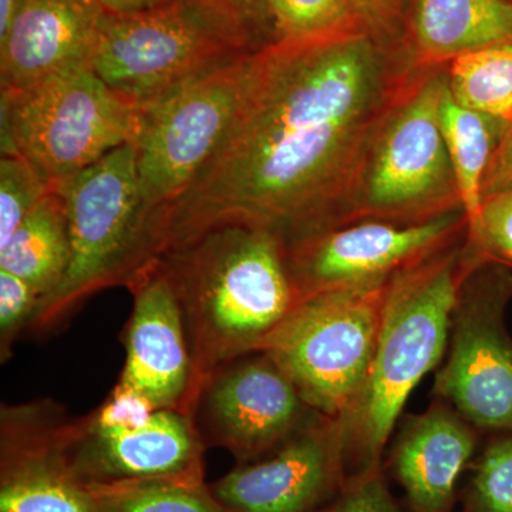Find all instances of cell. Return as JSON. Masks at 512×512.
Segmentation results:
<instances>
[{"label": "cell", "instance_id": "cell-10", "mask_svg": "<svg viewBox=\"0 0 512 512\" xmlns=\"http://www.w3.org/2000/svg\"><path fill=\"white\" fill-rule=\"evenodd\" d=\"M447 82L441 76L426 80L384 130L367 175L372 210L419 207L456 184L440 120Z\"/></svg>", "mask_w": 512, "mask_h": 512}, {"label": "cell", "instance_id": "cell-9", "mask_svg": "<svg viewBox=\"0 0 512 512\" xmlns=\"http://www.w3.org/2000/svg\"><path fill=\"white\" fill-rule=\"evenodd\" d=\"M512 278L495 275L487 285L460 292L450 330V355L436 392L478 429L512 433V340L504 311Z\"/></svg>", "mask_w": 512, "mask_h": 512}, {"label": "cell", "instance_id": "cell-29", "mask_svg": "<svg viewBox=\"0 0 512 512\" xmlns=\"http://www.w3.org/2000/svg\"><path fill=\"white\" fill-rule=\"evenodd\" d=\"M325 512H402L379 470L359 476Z\"/></svg>", "mask_w": 512, "mask_h": 512}, {"label": "cell", "instance_id": "cell-16", "mask_svg": "<svg viewBox=\"0 0 512 512\" xmlns=\"http://www.w3.org/2000/svg\"><path fill=\"white\" fill-rule=\"evenodd\" d=\"M106 15L99 0H26L8 39L0 43L2 92L92 63Z\"/></svg>", "mask_w": 512, "mask_h": 512}, {"label": "cell", "instance_id": "cell-32", "mask_svg": "<svg viewBox=\"0 0 512 512\" xmlns=\"http://www.w3.org/2000/svg\"><path fill=\"white\" fill-rule=\"evenodd\" d=\"M207 2L234 19L251 35H254L255 26L261 22V19L269 16L264 0H207Z\"/></svg>", "mask_w": 512, "mask_h": 512}, {"label": "cell", "instance_id": "cell-34", "mask_svg": "<svg viewBox=\"0 0 512 512\" xmlns=\"http://www.w3.org/2000/svg\"><path fill=\"white\" fill-rule=\"evenodd\" d=\"M26 0H0V43L8 39Z\"/></svg>", "mask_w": 512, "mask_h": 512}, {"label": "cell", "instance_id": "cell-28", "mask_svg": "<svg viewBox=\"0 0 512 512\" xmlns=\"http://www.w3.org/2000/svg\"><path fill=\"white\" fill-rule=\"evenodd\" d=\"M42 295L25 279L0 269V330L3 346L30 319H35L42 305Z\"/></svg>", "mask_w": 512, "mask_h": 512}, {"label": "cell", "instance_id": "cell-19", "mask_svg": "<svg viewBox=\"0 0 512 512\" xmlns=\"http://www.w3.org/2000/svg\"><path fill=\"white\" fill-rule=\"evenodd\" d=\"M413 32L426 55L456 59L481 47L512 42V2L417 0Z\"/></svg>", "mask_w": 512, "mask_h": 512}, {"label": "cell", "instance_id": "cell-17", "mask_svg": "<svg viewBox=\"0 0 512 512\" xmlns=\"http://www.w3.org/2000/svg\"><path fill=\"white\" fill-rule=\"evenodd\" d=\"M476 444L471 424L444 406L409 424L394 450L393 470L414 511L450 512Z\"/></svg>", "mask_w": 512, "mask_h": 512}, {"label": "cell", "instance_id": "cell-6", "mask_svg": "<svg viewBox=\"0 0 512 512\" xmlns=\"http://www.w3.org/2000/svg\"><path fill=\"white\" fill-rule=\"evenodd\" d=\"M386 288L375 282L302 296L262 345L303 402L330 419H348L365 392Z\"/></svg>", "mask_w": 512, "mask_h": 512}, {"label": "cell", "instance_id": "cell-24", "mask_svg": "<svg viewBox=\"0 0 512 512\" xmlns=\"http://www.w3.org/2000/svg\"><path fill=\"white\" fill-rule=\"evenodd\" d=\"M53 184L35 165L19 154H2L0 160V245L20 222L52 191Z\"/></svg>", "mask_w": 512, "mask_h": 512}, {"label": "cell", "instance_id": "cell-18", "mask_svg": "<svg viewBox=\"0 0 512 512\" xmlns=\"http://www.w3.org/2000/svg\"><path fill=\"white\" fill-rule=\"evenodd\" d=\"M0 512H96L89 485L74 473L67 430L3 436Z\"/></svg>", "mask_w": 512, "mask_h": 512}, {"label": "cell", "instance_id": "cell-14", "mask_svg": "<svg viewBox=\"0 0 512 512\" xmlns=\"http://www.w3.org/2000/svg\"><path fill=\"white\" fill-rule=\"evenodd\" d=\"M133 284L136 302L119 386L140 394L156 410H174L187 396L192 379L183 306L173 281L158 264Z\"/></svg>", "mask_w": 512, "mask_h": 512}, {"label": "cell", "instance_id": "cell-11", "mask_svg": "<svg viewBox=\"0 0 512 512\" xmlns=\"http://www.w3.org/2000/svg\"><path fill=\"white\" fill-rule=\"evenodd\" d=\"M345 460V423L286 440L274 456L242 464L212 485L234 512H319V504L339 484Z\"/></svg>", "mask_w": 512, "mask_h": 512}, {"label": "cell", "instance_id": "cell-7", "mask_svg": "<svg viewBox=\"0 0 512 512\" xmlns=\"http://www.w3.org/2000/svg\"><path fill=\"white\" fill-rule=\"evenodd\" d=\"M53 187L66 208L72 258L62 285L40 306L37 325H52L103 286L124 278L133 284L148 264L134 141Z\"/></svg>", "mask_w": 512, "mask_h": 512}, {"label": "cell", "instance_id": "cell-15", "mask_svg": "<svg viewBox=\"0 0 512 512\" xmlns=\"http://www.w3.org/2000/svg\"><path fill=\"white\" fill-rule=\"evenodd\" d=\"M302 404L295 384L266 355L222 373L208 394L221 443L244 461L289 440Z\"/></svg>", "mask_w": 512, "mask_h": 512}, {"label": "cell", "instance_id": "cell-2", "mask_svg": "<svg viewBox=\"0 0 512 512\" xmlns=\"http://www.w3.org/2000/svg\"><path fill=\"white\" fill-rule=\"evenodd\" d=\"M154 264L170 276L190 322L192 377L261 350L299 301L281 238L266 229L222 225Z\"/></svg>", "mask_w": 512, "mask_h": 512}, {"label": "cell", "instance_id": "cell-25", "mask_svg": "<svg viewBox=\"0 0 512 512\" xmlns=\"http://www.w3.org/2000/svg\"><path fill=\"white\" fill-rule=\"evenodd\" d=\"M279 39L301 40L348 29L350 0H264Z\"/></svg>", "mask_w": 512, "mask_h": 512}, {"label": "cell", "instance_id": "cell-4", "mask_svg": "<svg viewBox=\"0 0 512 512\" xmlns=\"http://www.w3.org/2000/svg\"><path fill=\"white\" fill-rule=\"evenodd\" d=\"M252 35L207 0H164L101 25L92 67L110 89L138 107L254 52Z\"/></svg>", "mask_w": 512, "mask_h": 512}, {"label": "cell", "instance_id": "cell-22", "mask_svg": "<svg viewBox=\"0 0 512 512\" xmlns=\"http://www.w3.org/2000/svg\"><path fill=\"white\" fill-rule=\"evenodd\" d=\"M96 512H234L202 476L147 478L89 485Z\"/></svg>", "mask_w": 512, "mask_h": 512}, {"label": "cell", "instance_id": "cell-33", "mask_svg": "<svg viewBox=\"0 0 512 512\" xmlns=\"http://www.w3.org/2000/svg\"><path fill=\"white\" fill-rule=\"evenodd\" d=\"M110 15H131L160 5L164 0H99Z\"/></svg>", "mask_w": 512, "mask_h": 512}, {"label": "cell", "instance_id": "cell-3", "mask_svg": "<svg viewBox=\"0 0 512 512\" xmlns=\"http://www.w3.org/2000/svg\"><path fill=\"white\" fill-rule=\"evenodd\" d=\"M454 256L402 272L387 285L375 357L365 392L345 423L362 473L380 456L414 387L440 362L450 338L458 286Z\"/></svg>", "mask_w": 512, "mask_h": 512}, {"label": "cell", "instance_id": "cell-21", "mask_svg": "<svg viewBox=\"0 0 512 512\" xmlns=\"http://www.w3.org/2000/svg\"><path fill=\"white\" fill-rule=\"evenodd\" d=\"M441 130L460 200L470 228L480 217L488 165L508 124L460 106L444 92L440 110Z\"/></svg>", "mask_w": 512, "mask_h": 512}, {"label": "cell", "instance_id": "cell-36", "mask_svg": "<svg viewBox=\"0 0 512 512\" xmlns=\"http://www.w3.org/2000/svg\"><path fill=\"white\" fill-rule=\"evenodd\" d=\"M319 512H325V510H323V511H319Z\"/></svg>", "mask_w": 512, "mask_h": 512}, {"label": "cell", "instance_id": "cell-23", "mask_svg": "<svg viewBox=\"0 0 512 512\" xmlns=\"http://www.w3.org/2000/svg\"><path fill=\"white\" fill-rule=\"evenodd\" d=\"M460 106L512 123V42L495 43L453 59L448 79Z\"/></svg>", "mask_w": 512, "mask_h": 512}, {"label": "cell", "instance_id": "cell-13", "mask_svg": "<svg viewBox=\"0 0 512 512\" xmlns=\"http://www.w3.org/2000/svg\"><path fill=\"white\" fill-rule=\"evenodd\" d=\"M84 433L67 430L70 464L84 484L202 476L200 443L190 420L173 409L156 410L133 429L90 424Z\"/></svg>", "mask_w": 512, "mask_h": 512}, {"label": "cell", "instance_id": "cell-8", "mask_svg": "<svg viewBox=\"0 0 512 512\" xmlns=\"http://www.w3.org/2000/svg\"><path fill=\"white\" fill-rule=\"evenodd\" d=\"M256 50L140 107L134 144L148 245L157 215L187 191L227 136L247 92Z\"/></svg>", "mask_w": 512, "mask_h": 512}, {"label": "cell", "instance_id": "cell-5", "mask_svg": "<svg viewBox=\"0 0 512 512\" xmlns=\"http://www.w3.org/2000/svg\"><path fill=\"white\" fill-rule=\"evenodd\" d=\"M141 109L110 89L92 63L2 92V154H19L52 184L96 164L140 130Z\"/></svg>", "mask_w": 512, "mask_h": 512}, {"label": "cell", "instance_id": "cell-31", "mask_svg": "<svg viewBox=\"0 0 512 512\" xmlns=\"http://www.w3.org/2000/svg\"><path fill=\"white\" fill-rule=\"evenodd\" d=\"M512 191V123L495 148L484 180V198Z\"/></svg>", "mask_w": 512, "mask_h": 512}, {"label": "cell", "instance_id": "cell-37", "mask_svg": "<svg viewBox=\"0 0 512 512\" xmlns=\"http://www.w3.org/2000/svg\"><path fill=\"white\" fill-rule=\"evenodd\" d=\"M511 2H512V0H511Z\"/></svg>", "mask_w": 512, "mask_h": 512}, {"label": "cell", "instance_id": "cell-26", "mask_svg": "<svg viewBox=\"0 0 512 512\" xmlns=\"http://www.w3.org/2000/svg\"><path fill=\"white\" fill-rule=\"evenodd\" d=\"M471 497L477 512H512V433L485 448Z\"/></svg>", "mask_w": 512, "mask_h": 512}, {"label": "cell", "instance_id": "cell-20", "mask_svg": "<svg viewBox=\"0 0 512 512\" xmlns=\"http://www.w3.org/2000/svg\"><path fill=\"white\" fill-rule=\"evenodd\" d=\"M70 258L72 245L66 208L53 187L8 241L0 245V269L35 286L43 303L62 285Z\"/></svg>", "mask_w": 512, "mask_h": 512}, {"label": "cell", "instance_id": "cell-30", "mask_svg": "<svg viewBox=\"0 0 512 512\" xmlns=\"http://www.w3.org/2000/svg\"><path fill=\"white\" fill-rule=\"evenodd\" d=\"M156 412L151 403L133 390L117 386L93 420L99 429H133L141 426Z\"/></svg>", "mask_w": 512, "mask_h": 512}, {"label": "cell", "instance_id": "cell-12", "mask_svg": "<svg viewBox=\"0 0 512 512\" xmlns=\"http://www.w3.org/2000/svg\"><path fill=\"white\" fill-rule=\"evenodd\" d=\"M456 215L410 225L363 224L313 237L296 251L291 278L299 298L326 289L384 282L400 265L439 245Z\"/></svg>", "mask_w": 512, "mask_h": 512}, {"label": "cell", "instance_id": "cell-35", "mask_svg": "<svg viewBox=\"0 0 512 512\" xmlns=\"http://www.w3.org/2000/svg\"><path fill=\"white\" fill-rule=\"evenodd\" d=\"M394 0H350L357 18H375L383 15L392 6Z\"/></svg>", "mask_w": 512, "mask_h": 512}, {"label": "cell", "instance_id": "cell-27", "mask_svg": "<svg viewBox=\"0 0 512 512\" xmlns=\"http://www.w3.org/2000/svg\"><path fill=\"white\" fill-rule=\"evenodd\" d=\"M471 234L487 252L512 265V191L484 198Z\"/></svg>", "mask_w": 512, "mask_h": 512}, {"label": "cell", "instance_id": "cell-1", "mask_svg": "<svg viewBox=\"0 0 512 512\" xmlns=\"http://www.w3.org/2000/svg\"><path fill=\"white\" fill-rule=\"evenodd\" d=\"M386 93L382 55L348 29L256 50L227 136L187 191L157 215L150 255L222 225L306 229L348 187Z\"/></svg>", "mask_w": 512, "mask_h": 512}]
</instances>
